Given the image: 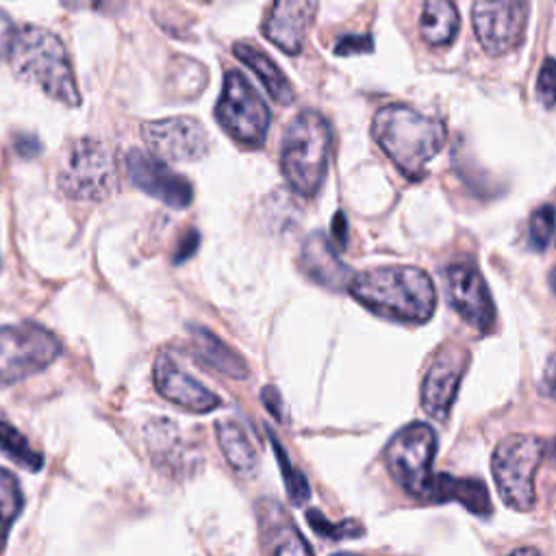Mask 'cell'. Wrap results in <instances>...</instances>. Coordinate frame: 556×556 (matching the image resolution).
<instances>
[{"label": "cell", "mask_w": 556, "mask_h": 556, "mask_svg": "<svg viewBox=\"0 0 556 556\" xmlns=\"http://www.w3.org/2000/svg\"><path fill=\"white\" fill-rule=\"evenodd\" d=\"M352 295L369 311L410 324H424L437 308L432 278L413 265H384L350 280Z\"/></svg>", "instance_id": "obj_1"}, {"label": "cell", "mask_w": 556, "mask_h": 556, "mask_svg": "<svg viewBox=\"0 0 556 556\" xmlns=\"http://www.w3.org/2000/svg\"><path fill=\"white\" fill-rule=\"evenodd\" d=\"M371 135L395 167L410 178L421 176L445 143V126L408 104L378 109Z\"/></svg>", "instance_id": "obj_2"}, {"label": "cell", "mask_w": 556, "mask_h": 556, "mask_svg": "<svg viewBox=\"0 0 556 556\" xmlns=\"http://www.w3.org/2000/svg\"><path fill=\"white\" fill-rule=\"evenodd\" d=\"M9 61L13 72L28 83H35L46 96L67 104H80V91L70 65L63 41L43 26H24L15 30Z\"/></svg>", "instance_id": "obj_3"}, {"label": "cell", "mask_w": 556, "mask_h": 556, "mask_svg": "<svg viewBox=\"0 0 556 556\" xmlns=\"http://www.w3.org/2000/svg\"><path fill=\"white\" fill-rule=\"evenodd\" d=\"M332 130L328 119L313 111H300L287 126L280 167L289 187L302 195H315L328 169Z\"/></svg>", "instance_id": "obj_4"}, {"label": "cell", "mask_w": 556, "mask_h": 556, "mask_svg": "<svg viewBox=\"0 0 556 556\" xmlns=\"http://www.w3.org/2000/svg\"><path fill=\"white\" fill-rule=\"evenodd\" d=\"M545 443L532 434H510L493 452L491 467L500 497L515 510L534 504V476L543 460Z\"/></svg>", "instance_id": "obj_5"}, {"label": "cell", "mask_w": 556, "mask_h": 556, "mask_svg": "<svg viewBox=\"0 0 556 556\" xmlns=\"http://www.w3.org/2000/svg\"><path fill=\"white\" fill-rule=\"evenodd\" d=\"M61 354L59 337L33 321L0 326V382H20L46 367Z\"/></svg>", "instance_id": "obj_6"}, {"label": "cell", "mask_w": 556, "mask_h": 556, "mask_svg": "<svg viewBox=\"0 0 556 556\" xmlns=\"http://www.w3.org/2000/svg\"><path fill=\"white\" fill-rule=\"evenodd\" d=\"M215 117L219 126L243 146H261L271 122L267 104L250 85V80L237 70H230L224 76Z\"/></svg>", "instance_id": "obj_7"}, {"label": "cell", "mask_w": 556, "mask_h": 556, "mask_svg": "<svg viewBox=\"0 0 556 556\" xmlns=\"http://www.w3.org/2000/svg\"><path fill=\"white\" fill-rule=\"evenodd\" d=\"M437 454V434L428 424L415 421L402 428L387 445L389 473L413 495H426Z\"/></svg>", "instance_id": "obj_8"}, {"label": "cell", "mask_w": 556, "mask_h": 556, "mask_svg": "<svg viewBox=\"0 0 556 556\" xmlns=\"http://www.w3.org/2000/svg\"><path fill=\"white\" fill-rule=\"evenodd\" d=\"M115 182L109 150L98 139H78L65 154L59 189L72 200H102Z\"/></svg>", "instance_id": "obj_9"}, {"label": "cell", "mask_w": 556, "mask_h": 556, "mask_svg": "<svg viewBox=\"0 0 556 556\" xmlns=\"http://www.w3.org/2000/svg\"><path fill=\"white\" fill-rule=\"evenodd\" d=\"M528 0H478L471 9V22L482 50L500 56L517 48L526 35Z\"/></svg>", "instance_id": "obj_10"}, {"label": "cell", "mask_w": 556, "mask_h": 556, "mask_svg": "<svg viewBox=\"0 0 556 556\" xmlns=\"http://www.w3.org/2000/svg\"><path fill=\"white\" fill-rule=\"evenodd\" d=\"M445 291L456 313L473 328L486 332L495 321L491 291L473 261H454L445 267Z\"/></svg>", "instance_id": "obj_11"}, {"label": "cell", "mask_w": 556, "mask_h": 556, "mask_svg": "<svg viewBox=\"0 0 556 556\" xmlns=\"http://www.w3.org/2000/svg\"><path fill=\"white\" fill-rule=\"evenodd\" d=\"M141 135L146 146L165 161H198L211 148L206 128L189 115L148 122Z\"/></svg>", "instance_id": "obj_12"}, {"label": "cell", "mask_w": 556, "mask_h": 556, "mask_svg": "<svg viewBox=\"0 0 556 556\" xmlns=\"http://www.w3.org/2000/svg\"><path fill=\"white\" fill-rule=\"evenodd\" d=\"M126 172L135 187L146 191L148 195L161 200L172 208H185L193 200V189L187 178L176 174L161 156L146 154L143 150L126 152Z\"/></svg>", "instance_id": "obj_13"}, {"label": "cell", "mask_w": 556, "mask_h": 556, "mask_svg": "<svg viewBox=\"0 0 556 556\" xmlns=\"http://www.w3.org/2000/svg\"><path fill=\"white\" fill-rule=\"evenodd\" d=\"M156 391L169 400L172 404L191 410V413H211L215 410L222 400L217 393L200 384L189 371H185L169 354L161 352L154 358L152 367Z\"/></svg>", "instance_id": "obj_14"}, {"label": "cell", "mask_w": 556, "mask_h": 556, "mask_svg": "<svg viewBox=\"0 0 556 556\" xmlns=\"http://www.w3.org/2000/svg\"><path fill=\"white\" fill-rule=\"evenodd\" d=\"M467 352L460 348H445L432 361L421 384V406L434 419H445L456 400L460 378L465 371Z\"/></svg>", "instance_id": "obj_15"}, {"label": "cell", "mask_w": 556, "mask_h": 556, "mask_svg": "<svg viewBox=\"0 0 556 556\" xmlns=\"http://www.w3.org/2000/svg\"><path fill=\"white\" fill-rule=\"evenodd\" d=\"M317 7L319 0H274L263 22V35L282 52L298 54L304 48Z\"/></svg>", "instance_id": "obj_16"}, {"label": "cell", "mask_w": 556, "mask_h": 556, "mask_svg": "<svg viewBox=\"0 0 556 556\" xmlns=\"http://www.w3.org/2000/svg\"><path fill=\"white\" fill-rule=\"evenodd\" d=\"M146 443L156 469L180 476L200 465V454L182 441L180 430L169 419H154L146 426Z\"/></svg>", "instance_id": "obj_17"}, {"label": "cell", "mask_w": 556, "mask_h": 556, "mask_svg": "<svg viewBox=\"0 0 556 556\" xmlns=\"http://www.w3.org/2000/svg\"><path fill=\"white\" fill-rule=\"evenodd\" d=\"M300 265L308 278L328 289H341L352 280L348 265L339 261V256L334 254V250L330 248L321 232L308 235L300 252Z\"/></svg>", "instance_id": "obj_18"}, {"label": "cell", "mask_w": 556, "mask_h": 556, "mask_svg": "<svg viewBox=\"0 0 556 556\" xmlns=\"http://www.w3.org/2000/svg\"><path fill=\"white\" fill-rule=\"evenodd\" d=\"M258 528L263 547L271 554H313V547L276 502H258Z\"/></svg>", "instance_id": "obj_19"}, {"label": "cell", "mask_w": 556, "mask_h": 556, "mask_svg": "<svg viewBox=\"0 0 556 556\" xmlns=\"http://www.w3.org/2000/svg\"><path fill=\"white\" fill-rule=\"evenodd\" d=\"M432 502H460L473 515H491V497L484 482L473 478H456L450 473H439L430 478L426 495Z\"/></svg>", "instance_id": "obj_20"}, {"label": "cell", "mask_w": 556, "mask_h": 556, "mask_svg": "<svg viewBox=\"0 0 556 556\" xmlns=\"http://www.w3.org/2000/svg\"><path fill=\"white\" fill-rule=\"evenodd\" d=\"M215 434L226 463L241 476H252L258 469V450L250 432L239 419L224 417L215 424Z\"/></svg>", "instance_id": "obj_21"}, {"label": "cell", "mask_w": 556, "mask_h": 556, "mask_svg": "<svg viewBox=\"0 0 556 556\" xmlns=\"http://www.w3.org/2000/svg\"><path fill=\"white\" fill-rule=\"evenodd\" d=\"M191 337H193V352L204 365H208L211 369H215L228 378H235V380H243L250 376V369H248L245 361L241 358V354H237L232 348H228L211 330L193 326Z\"/></svg>", "instance_id": "obj_22"}, {"label": "cell", "mask_w": 556, "mask_h": 556, "mask_svg": "<svg viewBox=\"0 0 556 556\" xmlns=\"http://www.w3.org/2000/svg\"><path fill=\"white\" fill-rule=\"evenodd\" d=\"M235 56L245 63L256 78L263 83V87L267 89V93L271 96V100H276L278 104H291L293 102V87L289 83V78L282 74V70L256 46L245 43V41H237L232 46Z\"/></svg>", "instance_id": "obj_23"}, {"label": "cell", "mask_w": 556, "mask_h": 556, "mask_svg": "<svg viewBox=\"0 0 556 556\" xmlns=\"http://www.w3.org/2000/svg\"><path fill=\"white\" fill-rule=\"evenodd\" d=\"M460 26L458 11L452 0H426L419 17V30L426 43L447 46L454 41Z\"/></svg>", "instance_id": "obj_24"}, {"label": "cell", "mask_w": 556, "mask_h": 556, "mask_svg": "<svg viewBox=\"0 0 556 556\" xmlns=\"http://www.w3.org/2000/svg\"><path fill=\"white\" fill-rule=\"evenodd\" d=\"M0 450L20 467L28 471H39L43 456L28 443V439L9 421L0 419Z\"/></svg>", "instance_id": "obj_25"}, {"label": "cell", "mask_w": 556, "mask_h": 556, "mask_svg": "<svg viewBox=\"0 0 556 556\" xmlns=\"http://www.w3.org/2000/svg\"><path fill=\"white\" fill-rule=\"evenodd\" d=\"M22 506H24V495L17 478L11 471L0 467V549L7 541V534L13 521L22 513Z\"/></svg>", "instance_id": "obj_26"}, {"label": "cell", "mask_w": 556, "mask_h": 556, "mask_svg": "<svg viewBox=\"0 0 556 556\" xmlns=\"http://www.w3.org/2000/svg\"><path fill=\"white\" fill-rule=\"evenodd\" d=\"M306 519H308V526L317 532V534H321V536H326L328 541H343V539H356V536H361L365 530H363V526L358 523V521H354V519H345V521H341L339 526H332L319 510H315V508H308L306 510Z\"/></svg>", "instance_id": "obj_27"}, {"label": "cell", "mask_w": 556, "mask_h": 556, "mask_svg": "<svg viewBox=\"0 0 556 556\" xmlns=\"http://www.w3.org/2000/svg\"><path fill=\"white\" fill-rule=\"evenodd\" d=\"M556 230V211L554 206H539L528 222V239L530 248L545 250Z\"/></svg>", "instance_id": "obj_28"}, {"label": "cell", "mask_w": 556, "mask_h": 556, "mask_svg": "<svg viewBox=\"0 0 556 556\" xmlns=\"http://www.w3.org/2000/svg\"><path fill=\"white\" fill-rule=\"evenodd\" d=\"M536 98L543 106L556 104V59H545L536 78Z\"/></svg>", "instance_id": "obj_29"}, {"label": "cell", "mask_w": 556, "mask_h": 556, "mask_svg": "<svg viewBox=\"0 0 556 556\" xmlns=\"http://www.w3.org/2000/svg\"><path fill=\"white\" fill-rule=\"evenodd\" d=\"M67 9L98 11V13H119L126 7V0H61Z\"/></svg>", "instance_id": "obj_30"}, {"label": "cell", "mask_w": 556, "mask_h": 556, "mask_svg": "<svg viewBox=\"0 0 556 556\" xmlns=\"http://www.w3.org/2000/svg\"><path fill=\"white\" fill-rule=\"evenodd\" d=\"M374 48V41L371 37L367 35H348V37H341L334 46V52L337 54H354V52H369Z\"/></svg>", "instance_id": "obj_31"}, {"label": "cell", "mask_w": 556, "mask_h": 556, "mask_svg": "<svg viewBox=\"0 0 556 556\" xmlns=\"http://www.w3.org/2000/svg\"><path fill=\"white\" fill-rule=\"evenodd\" d=\"M261 397H263V404H265V408L276 417V419H285V406H282V397H280V393H278V389L276 387H263V391H261Z\"/></svg>", "instance_id": "obj_32"}, {"label": "cell", "mask_w": 556, "mask_h": 556, "mask_svg": "<svg viewBox=\"0 0 556 556\" xmlns=\"http://www.w3.org/2000/svg\"><path fill=\"white\" fill-rule=\"evenodd\" d=\"M198 243H200V235H198L195 230H187V232H185V237H182V239H180V243H178V250L174 252V263H182V261H187V258L195 252Z\"/></svg>", "instance_id": "obj_33"}, {"label": "cell", "mask_w": 556, "mask_h": 556, "mask_svg": "<svg viewBox=\"0 0 556 556\" xmlns=\"http://www.w3.org/2000/svg\"><path fill=\"white\" fill-rule=\"evenodd\" d=\"M15 26L11 22V17L0 11V59L9 54V48H11V41H13V35H15Z\"/></svg>", "instance_id": "obj_34"}, {"label": "cell", "mask_w": 556, "mask_h": 556, "mask_svg": "<svg viewBox=\"0 0 556 556\" xmlns=\"http://www.w3.org/2000/svg\"><path fill=\"white\" fill-rule=\"evenodd\" d=\"M39 141L35 139V137H30V135H17V139H15V150L24 156V159H30V156H35L37 152H39Z\"/></svg>", "instance_id": "obj_35"}, {"label": "cell", "mask_w": 556, "mask_h": 556, "mask_svg": "<svg viewBox=\"0 0 556 556\" xmlns=\"http://www.w3.org/2000/svg\"><path fill=\"white\" fill-rule=\"evenodd\" d=\"M332 232L339 239V243L343 245L345 243V217H343V213H337L332 217Z\"/></svg>", "instance_id": "obj_36"}, {"label": "cell", "mask_w": 556, "mask_h": 556, "mask_svg": "<svg viewBox=\"0 0 556 556\" xmlns=\"http://www.w3.org/2000/svg\"><path fill=\"white\" fill-rule=\"evenodd\" d=\"M549 454H552V458L556 460V439L549 443Z\"/></svg>", "instance_id": "obj_37"}]
</instances>
